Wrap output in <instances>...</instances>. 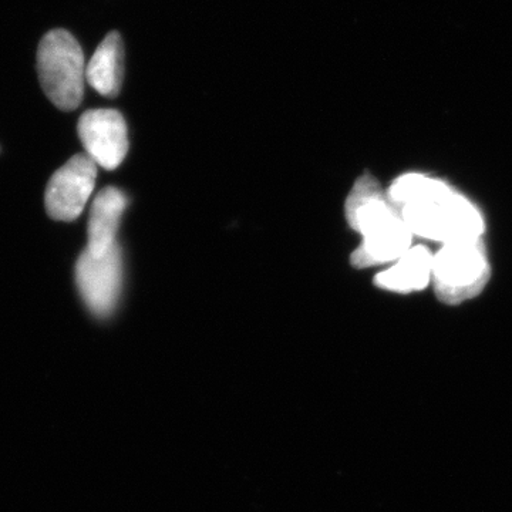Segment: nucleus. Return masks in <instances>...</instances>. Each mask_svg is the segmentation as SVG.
Wrapping results in <instances>:
<instances>
[{
	"instance_id": "nucleus-6",
	"label": "nucleus",
	"mask_w": 512,
	"mask_h": 512,
	"mask_svg": "<svg viewBox=\"0 0 512 512\" xmlns=\"http://www.w3.org/2000/svg\"><path fill=\"white\" fill-rule=\"evenodd\" d=\"M97 164L87 154H77L53 174L46 188L49 217L70 222L82 215L96 185Z\"/></svg>"
},
{
	"instance_id": "nucleus-2",
	"label": "nucleus",
	"mask_w": 512,
	"mask_h": 512,
	"mask_svg": "<svg viewBox=\"0 0 512 512\" xmlns=\"http://www.w3.org/2000/svg\"><path fill=\"white\" fill-rule=\"evenodd\" d=\"M345 212L350 228L362 235V244L350 259L355 268L396 262L412 248V232L372 175H362L356 181Z\"/></svg>"
},
{
	"instance_id": "nucleus-10",
	"label": "nucleus",
	"mask_w": 512,
	"mask_h": 512,
	"mask_svg": "<svg viewBox=\"0 0 512 512\" xmlns=\"http://www.w3.org/2000/svg\"><path fill=\"white\" fill-rule=\"evenodd\" d=\"M124 50L119 33L111 32L100 43L86 67V82L104 97H116L123 83Z\"/></svg>"
},
{
	"instance_id": "nucleus-3",
	"label": "nucleus",
	"mask_w": 512,
	"mask_h": 512,
	"mask_svg": "<svg viewBox=\"0 0 512 512\" xmlns=\"http://www.w3.org/2000/svg\"><path fill=\"white\" fill-rule=\"evenodd\" d=\"M37 73L43 92L63 111L80 106L86 82L82 46L67 30L47 33L37 49Z\"/></svg>"
},
{
	"instance_id": "nucleus-5",
	"label": "nucleus",
	"mask_w": 512,
	"mask_h": 512,
	"mask_svg": "<svg viewBox=\"0 0 512 512\" xmlns=\"http://www.w3.org/2000/svg\"><path fill=\"white\" fill-rule=\"evenodd\" d=\"M76 284L90 312L97 318H109L123 286V255L119 245L101 255L84 249L77 259Z\"/></svg>"
},
{
	"instance_id": "nucleus-4",
	"label": "nucleus",
	"mask_w": 512,
	"mask_h": 512,
	"mask_svg": "<svg viewBox=\"0 0 512 512\" xmlns=\"http://www.w3.org/2000/svg\"><path fill=\"white\" fill-rule=\"evenodd\" d=\"M490 279V262L483 238L448 242L434 255L433 281L437 298L460 305L480 295Z\"/></svg>"
},
{
	"instance_id": "nucleus-7",
	"label": "nucleus",
	"mask_w": 512,
	"mask_h": 512,
	"mask_svg": "<svg viewBox=\"0 0 512 512\" xmlns=\"http://www.w3.org/2000/svg\"><path fill=\"white\" fill-rule=\"evenodd\" d=\"M79 137L86 154L107 171L116 170L128 151L127 124L120 111L89 110L80 117Z\"/></svg>"
},
{
	"instance_id": "nucleus-9",
	"label": "nucleus",
	"mask_w": 512,
	"mask_h": 512,
	"mask_svg": "<svg viewBox=\"0 0 512 512\" xmlns=\"http://www.w3.org/2000/svg\"><path fill=\"white\" fill-rule=\"evenodd\" d=\"M433 258L430 249L424 245L412 247L397 259L386 271L375 278L376 286L384 291L410 293L421 291L430 284L433 274Z\"/></svg>"
},
{
	"instance_id": "nucleus-1",
	"label": "nucleus",
	"mask_w": 512,
	"mask_h": 512,
	"mask_svg": "<svg viewBox=\"0 0 512 512\" xmlns=\"http://www.w3.org/2000/svg\"><path fill=\"white\" fill-rule=\"evenodd\" d=\"M386 194L413 237L443 245L483 238L481 212L444 181L423 174H406L397 178Z\"/></svg>"
},
{
	"instance_id": "nucleus-8",
	"label": "nucleus",
	"mask_w": 512,
	"mask_h": 512,
	"mask_svg": "<svg viewBox=\"0 0 512 512\" xmlns=\"http://www.w3.org/2000/svg\"><path fill=\"white\" fill-rule=\"evenodd\" d=\"M126 208V195L119 188L107 187L97 195L90 211L87 251L101 255L117 245V232Z\"/></svg>"
}]
</instances>
